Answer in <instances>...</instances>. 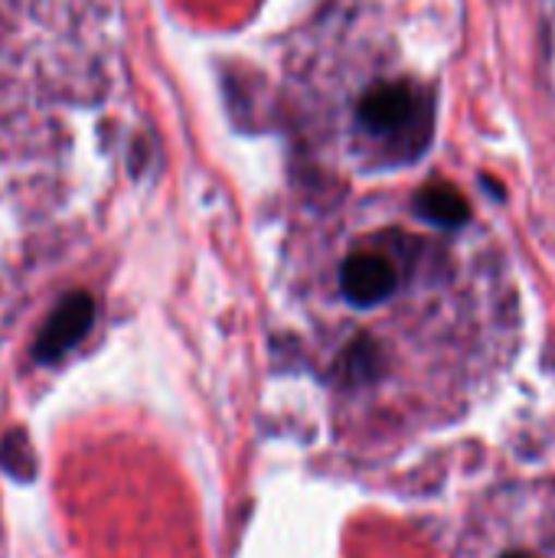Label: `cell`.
<instances>
[{"instance_id":"cell-4","label":"cell","mask_w":555,"mask_h":558,"mask_svg":"<svg viewBox=\"0 0 555 558\" xmlns=\"http://www.w3.org/2000/svg\"><path fill=\"white\" fill-rule=\"evenodd\" d=\"M0 464L7 474L20 477V481H29L33 471H36V461H33V448L26 441L23 432H10L0 445Z\"/></svg>"},{"instance_id":"cell-1","label":"cell","mask_w":555,"mask_h":558,"mask_svg":"<svg viewBox=\"0 0 555 558\" xmlns=\"http://www.w3.org/2000/svg\"><path fill=\"white\" fill-rule=\"evenodd\" d=\"M291 288L334 405L363 425L451 415L517 320L500 245L455 190L321 209L294 239Z\"/></svg>"},{"instance_id":"cell-3","label":"cell","mask_w":555,"mask_h":558,"mask_svg":"<svg viewBox=\"0 0 555 558\" xmlns=\"http://www.w3.org/2000/svg\"><path fill=\"white\" fill-rule=\"evenodd\" d=\"M95 320V304L88 294H69L43 324L36 343H33V356L39 363H59L72 347H79V340L88 333Z\"/></svg>"},{"instance_id":"cell-2","label":"cell","mask_w":555,"mask_h":558,"mask_svg":"<svg viewBox=\"0 0 555 558\" xmlns=\"http://www.w3.org/2000/svg\"><path fill=\"white\" fill-rule=\"evenodd\" d=\"M291 131L317 167L376 177L415 163L435 131V95L366 3H334L285 56Z\"/></svg>"}]
</instances>
